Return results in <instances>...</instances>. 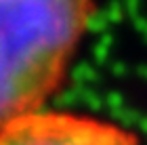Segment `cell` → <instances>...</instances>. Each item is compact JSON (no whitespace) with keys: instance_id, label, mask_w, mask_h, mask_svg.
I'll use <instances>...</instances> for the list:
<instances>
[{"instance_id":"obj_1","label":"cell","mask_w":147,"mask_h":145,"mask_svg":"<svg viewBox=\"0 0 147 145\" xmlns=\"http://www.w3.org/2000/svg\"><path fill=\"white\" fill-rule=\"evenodd\" d=\"M97 13V0H0V128L46 109Z\"/></svg>"},{"instance_id":"obj_2","label":"cell","mask_w":147,"mask_h":145,"mask_svg":"<svg viewBox=\"0 0 147 145\" xmlns=\"http://www.w3.org/2000/svg\"><path fill=\"white\" fill-rule=\"evenodd\" d=\"M0 145H141V139L107 118L42 109L2 126Z\"/></svg>"}]
</instances>
